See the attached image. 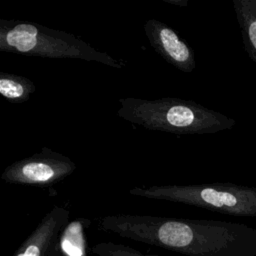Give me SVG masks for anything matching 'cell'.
<instances>
[{
  "label": "cell",
  "mask_w": 256,
  "mask_h": 256,
  "mask_svg": "<svg viewBox=\"0 0 256 256\" xmlns=\"http://www.w3.org/2000/svg\"><path fill=\"white\" fill-rule=\"evenodd\" d=\"M89 251L94 256H156L144 253L131 246L114 242L94 244L89 248Z\"/></svg>",
  "instance_id": "obj_10"
},
{
  "label": "cell",
  "mask_w": 256,
  "mask_h": 256,
  "mask_svg": "<svg viewBox=\"0 0 256 256\" xmlns=\"http://www.w3.org/2000/svg\"><path fill=\"white\" fill-rule=\"evenodd\" d=\"M49 256H70L69 254H67L62 247L59 245V243L51 250V252L49 253Z\"/></svg>",
  "instance_id": "obj_11"
},
{
  "label": "cell",
  "mask_w": 256,
  "mask_h": 256,
  "mask_svg": "<svg viewBox=\"0 0 256 256\" xmlns=\"http://www.w3.org/2000/svg\"><path fill=\"white\" fill-rule=\"evenodd\" d=\"M34 82L24 76L1 72L0 73V94L12 103H23L35 92Z\"/></svg>",
  "instance_id": "obj_9"
},
{
  "label": "cell",
  "mask_w": 256,
  "mask_h": 256,
  "mask_svg": "<svg viewBox=\"0 0 256 256\" xmlns=\"http://www.w3.org/2000/svg\"><path fill=\"white\" fill-rule=\"evenodd\" d=\"M100 230L186 256H256V228L220 220L113 214Z\"/></svg>",
  "instance_id": "obj_1"
},
{
  "label": "cell",
  "mask_w": 256,
  "mask_h": 256,
  "mask_svg": "<svg viewBox=\"0 0 256 256\" xmlns=\"http://www.w3.org/2000/svg\"><path fill=\"white\" fill-rule=\"evenodd\" d=\"M69 218L68 209L54 206L45 214L14 256H49L51 250L60 242L61 235L69 224Z\"/></svg>",
  "instance_id": "obj_7"
},
{
  "label": "cell",
  "mask_w": 256,
  "mask_h": 256,
  "mask_svg": "<svg viewBox=\"0 0 256 256\" xmlns=\"http://www.w3.org/2000/svg\"><path fill=\"white\" fill-rule=\"evenodd\" d=\"M244 50L256 64V0H233Z\"/></svg>",
  "instance_id": "obj_8"
},
{
  "label": "cell",
  "mask_w": 256,
  "mask_h": 256,
  "mask_svg": "<svg viewBox=\"0 0 256 256\" xmlns=\"http://www.w3.org/2000/svg\"><path fill=\"white\" fill-rule=\"evenodd\" d=\"M75 169L72 159L43 147L39 152L8 165L0 179L9 184L49 187L71 175Z\"/></svg>",
  "instance_id": "obj_5"
},
{
  "label": "cell",
  "mask_w": 256,
  "mask_h": 256,
  "mask_svg": "<svg viewBox=\"0 0 256 256\" xmlns=\"http://www.w3.org/2000/svg\"><path fill=\"white\" fill-rule=\"evenodd\" d=\"M143 28L152 49L167 63L184 73L195 69V52L177 31L156 19H148Z\"/></svg>",
  "instance_id": "obj_6"
},
{
  "label": "cell",
  "mask_w": 256,
  "mask_h": 256,
  "mask_svg": "<svg viewBox=\"0 0 256 256\" xmlns=\"http://www.w3.org/2000/svg\"><path fill=\"white\" fill-rule=\"evenodd\" d=\"M117 115L145 129L176 135L214 134L232 129L236 120L195 101L176 97L147 100L135 97L119 99Z\"/></svg>",
  "instance_id": "obj_2"
},
{
  "label": "cell",
  "mask_w": 256,
  "mask_h": 256,
  "mask_svg": "<svg viewBox=\"0 0 256 256\" xmlns=\"http://www.w3.org/2000/svg\"><path fill=\"white\" fill-rule=\"evenodd\" d=\"M0 51L53 59H80L123 68L126 62L93 48L75 35L42 24L0 19Z\"/></svg>",
  "instance_id": "obj_3"
},
{
  "label": "cell",
  "mask_w": 256,
  "mask_h": 256,
  "mask_svg": "<svg viewBox=\"0 0 256 256\" xmlns=\"http://www.w3.org/2000/svg\"><path fill=\"white\" fill-rule=\"evenodd\" d=\"M130 195L195 206L231 216L256 217V187L234 183L165 184L135 187Z\"/></svg>",
  "instance_id": "obj_4"
}]
</instances>
